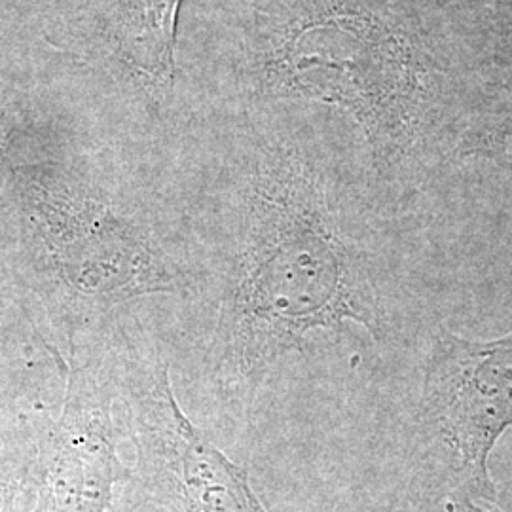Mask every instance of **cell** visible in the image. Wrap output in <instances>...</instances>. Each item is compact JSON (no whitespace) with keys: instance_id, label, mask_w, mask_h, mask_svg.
Instances as JSON below:
<instances>
[{"instance_id":"6da1fadb","label":"cell","mask_w":512,"mask_h":512,"mask_svg":"<svg viewBox=\"0 0 512 512\" xmlns=\"http://www.w3.org/2000/svg\"><path fill=\"white\" fill-rule=\"evenodd\" d=\"M241 46L249 92L346 110L382 177L410 171L444 131L452 74L414 0H256Z\"/></svg>"},{"instance_id":"7a4b0ae2","label":"cell","mask_w":512,"mask_h":512,"mask_svg":"<svg viewBox=\"0 0 512 512\" xmlns=\"http://www.w3.org/2000/svg\"><path fill=\"white\" fill-rule=\"evenodd\" d=\"M357 323L385 336V313L366 256L342 232L325 184L287 143L256 154L245 232L220 310L215 349L224 378L255 395L272 366L311 332Z\"/></svg>"},{"instance_id":"3957f363","label":"cell","mask_w":512,"mask_h":512,"mask_svg":"<svg viewBox=\"0 0 512 512\" xmlns=\"http://www.w3.org/2000/svg\"><path fill=\"white\" fill-rule=\"evenodd\" d=\"M23 207L44 289L74 321H92L133 298L183 291L175 264L107 203L33 183L23 190Z\"/></svg>"},{"instance_id":"277c9868","label":"cell","mask_w":512,"mask_h":512,"mask_svg":"<svg viewBox=\"0 0 512 512\" xmlns=\"http://www.w3.org/2000/svg\"><path fill=\"white\" fill-rule=\"evenodd\" d=\"M420 421L456 454L476 494L494 499L488 458L512 425V334L473 342L440 327L425 368Z\"/></svg>"},{"instance_id":"5b68a950","label":"cell","mask_w":512,"mask_h":512,"mask_svg":"<svg viewBox=\"0 0 512 512\" xmlns=\"http://www.w3.org/2000/svg\"><path fill=\"white\" fill-rule=\"evenodd\" d=\"M63 412L38 442L33 512H107L114 484L128 478L116 454L109 382L93 366H67Z\"/></svg>"},{"instance_id":"8992f818","label":"cell","mask_w":512,"mask_h":512,"mask_svg":"<svg viewBox=\"0 0 512 512\" xmlns=\"http://www.w3.org/2000/svg\"><path fill=\"white\" fill-rule=\"evenodd\" d=\"M137 425L148 450L164 459L184 512H268L249 475L203 437L177 403L169 368L160 361L137 401Z\"/></svg>"},{"instance_id":"52a82bcc","label":"cell","mask_w":512,"mask_h":512,"mask_svg":"<svg viewBox=\"0 0 512 512\" xmlns=\"http://www.w3.org/2000/svg\"><path fill=\"white\" fill-rule=\"evenodd\" d=\"M183 0H118L114 27L129 63L156 88H171Z\"/></svg>"},{"instance_id":"ba28073f","label":"cell","mask_w":512,"mask_h":512,"mask_svg":"<svg viewBox=\"0 0 512 512\" xmlns=\"http://www.w3.org/2000/svg\"><path fill=\"white\" fill-rule=\"evenodd\" d=\"M446 512H501L488 507H478L471 499L467 497H458V499H450L446 505Z\"/></svg>"},{"instance_id":"9c48e42d","label":"cell","mask_w":512,"mask_h":512,"mask_svg":"<svg viewBox=\"0 0 512 512\" xmlns=\"http://www.w3.org/2000/svg\"><path fill=\"white\" fill-rule=\"evenodd\" d=\"M8 137H10V124H8V116H6L4 99H2V93H0V167H2L4 156H6Z\"/></svg>"}]
</instances>
